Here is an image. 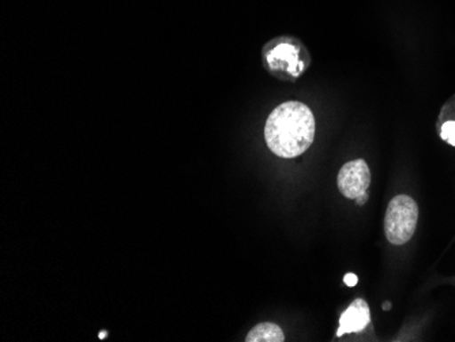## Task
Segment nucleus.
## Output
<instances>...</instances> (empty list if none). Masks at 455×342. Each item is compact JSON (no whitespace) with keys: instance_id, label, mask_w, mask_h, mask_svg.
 I'll return each instance as SVG.
<instances>
[{"instance_id":"nucleus-1","label":"nucleus","mask_w":455,"mask_h":342,"mask_svg":"<svg viewBox=\"0 0 455 342\" xmlns=\"http://www.w3.org/2000/svg\"><path fill=\"white\" fill-rule=\"evenodd\" d=\"M315 130V116L308 106L300 101H286L266 120V145L278 157H299L313 145Z\"/></svg>"},{"instance_id":"nucleus-2","label":"nucleus","mask_w":455,"mask_h":342,"mask_svg":"<svg viewBox=\"0 0 455 342\" xmlns=\"http://www.w3.org/2000/svg\"><path fill=\"white\" fill-rule=\"evenodd\" d=\"M266 70L281 81H298L311 65L308 51L295 37H277L263 48Z\"/></svg>"},{"instance_id":"nucleus-3","label":"nucleus","mask_w":455,"mask_h":342,"mask_svg":"<svg viewBox=\"0 0 455 342\" xmlns=\"http://www.w3.org/2000/svg\"><path fill=\"white\" fill-rule=\"evenodd\" d=\"M419 214L420 209L411 195L400 194L391 199L385 214V235L388 243L403 246L411 242L418 229Z\"/></svg>"},{"instance_id":"nucleus-4","label":"nucleus","mask_w":455,"mask_h":342,"mask_svg":"<svg viewBox=\"0 0 455 342\" xmlns=\"http://www.w3.org/2000/svg\"><path fill=\"white\" fill-rule=\"evenodd\" d=\"M371 186V170L363 158L347 161L337 176V187L347 199H355L367 193Z\"/></svg>"},{"instance_id":"nucleus-5","label":"nucleus","mask_w":455,"mask_h":342,"mask_svg":"<svg viewBox=\"0 0 455 342\" xmlns=\"http://www.w3.org/2000/svg\"><path fill=\"white\" fill-rule=\"evenodd\" d=\"M372 321H371L370 305L364 298H359L347 306V310L341 314L339 321L336 337L363 336L371 334L372 336Z\"/></svg>"},{"instance_id":"nucleus-6","label":"nucleus","mask_w":455,"mask_h":342,"mask_svg":"<svg viewBox=\"0 0 455 342\" xmlns=\"http://www.w3.org/2000/svg\"><path fill=\"white\" fill-rule=\"evenodd\" d=\"M436 132L444 144L455 147V94L447 99L439 112Z\"/></svg>"},{"instance_id":"nucleus-7","label":"nucleus","mask_w":455,"mask_h":342,"mask_svg":"<svg viewBox=\"0 0 455 342\" xmlns=\"http://www.w3.org/2000/svg\"><path fill=\"white\" fill-rule=\"evenodd\" d=\"M247 342H283L285 341V334L280 326L272 322H263L252 328V330L245 337Z\"/></svg>"},{"instance_id":"nucleus-8","label":"nucleus","mask_w":455,"mask_h":342,"mask_svg":"<svg viewBox=\"0 0 455 342\" xmlns=\"http://www.w3.org/2000/svg\"><path fill=\"white\" fill-rule=\"evenodd\" d=\"M344 282L347 285V287H355L359 282V278L354 274V273H347L344 277Z\"/></svg>"},{"instance_id":"nucleus-9","label":"nucleus","mask_w":455,"mask_h":342,"mask_svg":"<svg viewBox=\"0 0 455 342\" xmlns=\"http://www.w3.org/2000/svg\"><path fill=\"white\" fill-rule=\"evenodd\" d=\"M368 199H370V191H367V193L362 194V195L357 196V198L355 199V203H356L357 206H364L365 203H368Z\"/></svg>"}]
</instances>
